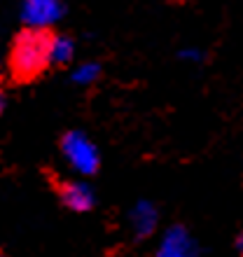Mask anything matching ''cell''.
<instances>
[{
  "label": "cell",
  "instance_id": "ba28073f",
  "mask_svg": "<svg viewBox=\"0 0 243 257\" xmlns=\"http://www.w3.org/2000/svg\"><path fill=\"white\" fill-rule=\"evenodd\" d=\"M101 77V63L96 61H82L73 68V73H70V80L75 84H80V87H87V84H94L96 80Z\"/></svg>",
  "mask_w": 243,
  "mask_h": 257
},
{
  "label": "cell",
  "instance_id": "30bf717a",
  "mask_svg": "<svg viewBox=\"0 0 243 257\" xmlns=\"http://www.w3.org/2000/svg\"><path fill=\"white\" fill-rule=\"evenodd\" d=\"M236 248H238V252L243 255V231L238 234V238H236Z\"/></svg>",
  "mask_w": 243,
  "mask_h": 257
},
{
  "label": "cell",
  "instance_id": "5b68a950",
  "mask_svg": "<svg viewBox=\"0 0 243 257\" xmlns=\"http://www.w3.org/2000/svg\"><path fill=\"white\" fill-rule=\"evenodd\" d=\"M59 194L63 206L68 210H75V213H87L96 203V192L87 180H68L61 185Z\"/></svg>",
  "mask_w": 243,
  "mask_h": 257
},
{
  "label": "cell",
  "instance_id": "8992f818",
  "mask_svg": "<svg viewBox=\"0 0 243 257\" xmlns=\"http://www.w3.org/2000/svg\"><path fill=\"white\" fill-rule=\"evenodd\" d=\"M159 224V210L152 201H138L129 210V227L138 238H148L157 231Z\"/></svg>",
  "mask_w": 243,
  "mask_h": 257
},
{
  "label": "cell",
  "instance_id": "52a82bcc",
  "mask_svg": "<svg viewBox=\"0 0 243 257\" xmlns=\"http://www.w3.org/2000/svg\"><path fill=\"white\" fill-rule=\"evenodd\" d=\"M75 56V42L68 35H52L49 42V63L54 66H63Z\"/></svg>",
  "mask_w": 243,
  "mask_h": 257
},
{
  "label": "cell",
  "instance_id": "3957f363",
  "mask_svg": "<svg viewBox=\"0 0 243 257\" xmlns=\"http://www.w3.org/2000/svg\"><path fill=\"white\" fill-rule=\"evenodd\" d=\"M66 14V7L59 0H26L19 10V17L26 28L47 31Z\"/></svg>",
  "mask_w": 243,
  "mask_h": 257
},
{
  "label": "cell",
  "instance_id": "9c48e42d",
  "mask_svg": "<svg viewBox=\"0 0 243 257\" xmlns=\"http://www.w3.org/2000/svg\"><path fill=\"white\" fill-rule=\"evenodd\" d=\"M182 61H189V63H199L203 59V52L199 47H185L180 49V54H178Z\"/></svg>",
  "mask_w": 243,
  "mask_h": 257
},
{
  "label": "cell",
  "instance_id": "277c9868",
  "mask_svg": "<svg viewBox=\"0 0 243 257\" xmlns=\"http://www.w3.org/2000/svg\"><path fill=\"white\" fill-rule=\"evenodd\" d=\"M157 257H201L196 241L185 227L176 224L164 231L162 243L157 248Z\"/></svg>",
  "mask_w": 243,
  "mask_h": 257
},
{
  "label": "cell",
  "instance_id": "6da1fadb",
  "mask_svg": "<svg viewBox=\"0 0 243 257\" xmlns=\"http://www.w3.org/2000/svg\"><path fill=\"white\" fill-rule=\"evenodd\" d=\"M49 42H52V35L47 31L24 28L17 35L10 52V70L14 77L28 80L40 73L49 63Z\"/></svg>",
  "mask_w": 243,
  "mask_h": 257
},
{
  "label": "cell",
  "instance_id": "7a4b0ae2",
  "mask_svg": "<svg viewBox=\"0 0 243 257\" xmlns=\"http://www.w3.org/2000/svg\"><path fill=\"white\" fill-rule=\"evenodd\" d=\"M61 155L68 162V166L80 173V176H94L101 157H98V148L94 145V141L82 131H68L61 138Z\"/></svg>",
  "mask_w": 243,
  "mask_h": 257
}]
</instances>
